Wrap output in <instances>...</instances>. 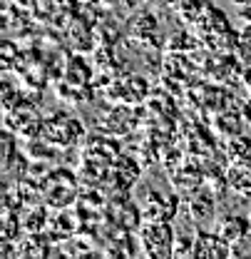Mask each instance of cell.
Masks as SVG:
<instances>
[{"mask_svg": "<svg viewBox=\"0 0 251 259\" xmlns=\"http://www.w3.org/2000/svg\"><path fill=\"white\" fill-rule=\"evenodd\" d=\"M236 140H239V137L229 140V152H231V157H236V152H239V155H249V147H251L249 137H241V142H236Z\"/></svg>", "mask_w": 251, "mask_h": 259, "instance_id": "5b68a950", "label": "cell"}, {"mask_svg": "<svg viewBox=\"0 0 251 259\" xmlns=\"http://www.w3.org/2000/svg\"><path fill=\"white\" fill-rule=\"evenodd\" d=\"M139 234H142V247L149 257H172L174 254V234L164 220L144 225Z\"/></svg>", "mask_w": 251, "mask_h": 259, "instance_id": "6da1fadb", "label": "cell"}, {"mask_svg": "<svg viewBox=\"0 0 251 259\" xmlns=\"http://www.w3.org/2000/svg\"><path fill=\"white\" fill-rule=\"evenodd\" d=\"M231 254V242H226L219 232H199L194 242V257H229Z\"/></svg>", "mask_w": 251, "mask_h": 259, "instance_id": "7a4b0ae2", "label": "cell"}, {"mask_svg": "<svg viewBox=\"0 0 251 259\" xmlns=\"http://www.w3.org/2000/svg\"><path fill=\"white\" fill-rule=\"evenodd\" d=\"M217 232L231 244L234 242H244V237H249V222L244 217H226V220L219 222Z\"/></svg>", "mask_w": 251, "mask_h": 259, "instance_id": "277c9868", "label": "cell"}, {"mask_svg": "<svg viewBox=\"0 0 251 259\" xmlns=\"http://www.w3.org/2000/svg\"><path fill=\"white\" fill-rule=\"evenodd\" d=\"M226 182L239 190V192H251V155H239L226 169Z\"/></svg>", "mask_w": 251, "mask_h": 259, "instance_id": "3957f363", "label": "cell"}]
</instances>
